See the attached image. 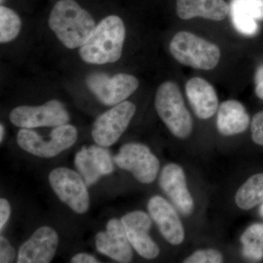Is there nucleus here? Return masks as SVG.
Masks as SVG:
<instances>
[{
    "label": "nucleus",
    "mask_w": 263,
    "mask_h": 263,
    "mask_svg": "<svg viewBox=\"0 0 263 263\" xmlns=\"http://www.w3.org/2000/svg\"><path fill=\"white\" fill-rule=\"evenodd\" d=\"M48 26L64 46L75 49L89 39L97 25L89 12L74 0H60L51 10Z\"/></svg>",
    "instance_id": "obj_1"
},
{
    "label": "nucleus",
    "mask_w": 263,
    "mask_h": 263,
    "mask_svg": "<svg viewBox=\"0 0 263 263\" xmlns=\"http://www.w3.org/2000/svg\"><path fill=\"white\" fill-rule=\"evenodd\" d=\"M125 36L122 19L117 15H108L100 21L89 39L79 48V56L91 65L117 62L122 57Z\"/></svg>",
    "instance_id": "obj_2"
},
{
    "label": "nucleus",
    "mask_w": 263,
    "mask_h": 263,
    "mask_svg": "<svg viewBox=\"0 0 263 263\" xmlns=\"http://www.w3.org/2000/svg\"><path fill=\"white\" fill-rule=\"evenodd\" d=\"M155 105L159 117L174 136L185 139L191 135L193 119L176 83L166 81L159 86Z\"/></svg>",
    "instance_id": "obj_3"
},
{
    "label": "nucleus",
    "mask_w": 263,
    "mask_h": 263,
    "mask_svg": "<svg viewBox=\"0 0 263 263\" xmlns=\"http://www.w3.org/2000/svg\"><path fill=\"white\" fill-rule=\"evenodd\" d=\"M169 48L176 61L197 70H213L221 58L216 45L186 31L176 33Z\"/></svg>",
    "instance_id": "obj_4"
},
{
    "label": "nucleus",
    "mask_w": 263,
    "mask_h": 263,
    "mask_svg": "<svg viewBox=\"0 0 263 263\" xmlns=\"http://www.w3.org/2000/svg\"><path fill=\"white\" fill-rule=\"evenodd\" d=\"M78 138L77 129L70 124H63L53 128L48 141L43 139L36 132L22 128L17 135L18 146L34 156L51 158L70 148Z\"/></svg>",
    "instance_id": "obj_5"
},
{
    "label": "nucleus",
    "mask_w": 263,
    "mask_h": 263,
    "mask_svg": "<svg viewBox=\"0 0 263 263\" xmlns=\"http://www.w3.org/2000/svg\"><path fill=\"white\" fill-rule=\"evenodd\" d=\"M86 82L99 101L108 106L125 101L139 86L137 78L127 73L110 76L104 72H93L87 76Z\"/></svg>",
    "instance_id": "obj_6"
},
{
    "label": "nucleus",
    "mask_w": 263,
    "mask_h": 263,
    "mask_svg": "<svg viewBox=\"0 0 263 263\" xmlns=\"http://www.w3.org/2000/svg\"><path fill=\"white\" fill-rule=\"evenodd\" d=\"M70 115L61 102L52 100L39 106L22 105L10 112V121L16 127L32 129L67 124Z\"/></svg>",
    "instance_id": "obj_7"
},
{
    "label": "nucleus",
    "mask_w": 263,
    "mask_h": 263,
    "mask_svg": "<svg viewBox=\"0 0 263 263\" xmlns=\"http://www.w3.org/2000/svg\"><path fill=\"white\" fill-rule=\"evenodd\" d=\"M50 185L60 200L77 214H84L89 208V195L82 176L67 168L58 167L49 174Z\"/></svg>",
    "instance_id": "obj_8"
},
{
    "label": "nucleus",
    "mask_w": 263,
    "mask_h": 263,
    "mask_svg": "<svg viewBox=\"0 0 263 263\" xmlns=\"http://www.w3.org/2000/svg\"><path fill=\"white\" fill-rule=\"evenodd\" d=\"M136 112L135 104L124 101L101 114L95 120L91 130L95 143L103 147H109L117 143L127 129Z\"/></svg>",
    "instance_id": "obj_9"
},
{
    "label": "nucleus",
    "mask_w": 263,
    "mask_h": 263,
    "mask_svg": "<svg viewBox=\"0 0 263 263\" xmlns=\"http://www.w3.org/2000/svg\"><path fill=\"white\" fill-rule=\"evenodd\" d=\"M118 167L129 171L143 183L153 182L160 171V161L149 148L141 143H127L114 157Z\"/></svg>",
    "instance_id": "obj_10"
},
{
    "label": "nucleus",
    "mask_w": 263,
    "mask_h": 263,
    "mask_svg": "<svg viewBox=\"0 0 263 263\" xmlns=\"http://www.w3.org/2000/svg\"><path fill=\"white\" fill-rule=\"evenodd\" d=\"M121 221L132 247L141 257L155 259L159 255L160 248L148 234L152 221L148 214L136 211L123 216Z\"/></svg>",
    "instance_id": "obj_11"
},
{
    "label": "nucleus",
    "mask_w": 263,
    "mask_h": 263,
    "mask_svg": "<svg viewBox=\"0 0 263 263\" xmlns=\"http://www.w3.org/2000/svg\"><path fill=\"white\" fill-rule=\"evenodd\" d=\"M58 245L57 232L50 227H41L21 246L17 262H51L56 254Z\"/></svg>",
    "instance_id": "obj_12"
},
{
    "label": "nucleus",
    "mask_w": 263,
    "mask_h": 263,
    "mask_svg": "<svg viewBox=\"0 0 263 263\" xmlns=\"http://www.w3.org/2000/svg\"><path fill=\"white\" fill-rule=\"evenodd\" d=\"M148 211L164 239L173 245L182 243L184 229L178 213L171 203L157 195L148 201Z\"/></svg>",
    "instance_id": "obj_13"
},
{
    "label": "nucleus",
    "mask_w": 263,
    "mask_h": 263,
    "mask_svg": "<svg viewBox=\"0 0 263 263\" xmlns=\"http://www.w3.org/2000/svg\"><path fill=\"white\" fill-rule=\"evenodd\" d=\"M96 247L100 253L119 262H131L133 251L122 221L112 219L107 224L106 230L100 232L95 238Z\"/></svg>",
    "instance_id": "obj_14"
},
{
    "label": "nucleus",
    "mask_w": 263,
    "mask_h": 263,
    "mask_svg": "<svg viewBox=\"0 0 263 263\" xmlns=\"http://www.w3.org/2000/svg\"><path fill=\"white\" fill-rule=\"evenodd\" d=\"M160 186L181 214L190 215L193 213V199L181 166L174 163L164 166L160 175Z\"/></svg>",
    "instance_id": "obj_15"
},
{
    "label": "nucleus",
    "mask_w": 263,
    "mask_h": 263,
    "mask_svg": "<svg viewBox=\"0 0 263 263\" xmlns=\"http://www.w3.org/2000/svg\"><path fill=\"white\" fill-rule=\"evenodd\" d=\"M186 94L195 115L199 119H210L219 108V99L214 86L201 78L190 79L186 84Z\"/></svg>",
    "instance_id": "obj_16"
},
{
    "label": "nucleus",
    "mask_w": 263,
    "mask_h": 263,
    "mask_svg": "<svg viewBox=\"0 0 263 263\" xmlns=\"http://www.w3.org/2000/svg\"><path fill=\"white\" fill-rule=\"evenodd\" d=\"M232 22L237 31L246 36L258 32L257 21H263V0H232Z\"/></svg>",
    "instance_id": "obj_17"
},
{
    "label": "nucleus",
    "mask_w": 263,
    "mask_h": 263,
    "mask_svg": "<svg viewBox=\"0 0 263 263\" xmlns=\"http://www.w3.org/2000/svg\"><path fill=\"white\" fill-rule=\"evenodd\" d=\"M176 13L183 20L201 17L220 22L229 14L230 6L226 0H177Z\"/></svg>",
    "instance_id": "obj_18"
},
{
    "label": "nucleus",
    "mask_w": 263,
    "mask_h": 263,
    "mask_svg": "<svg viewBox=\"0 0 263 263\" xmlns=\"http://www.w3.org/2000/svg\"><path fill=\"white\" fill-rule=\"evenodd\" d=\"M249 122V114L240 102L227 100L219 107L216 125L222 136H235L243 133L248 128Z\"/></svg>",
    "instance_id": "obj_19"
},
{
    "label": "nucleus",
    "mask_w": 263,
    "mask_h": 263,
    "mask_svg": "<svg viewBox=\"0 0 263 263\" xmlns=\"http://www.w3.org/2000/svg\"><path fill=\"white\" fill-rule=\"evenodd\" d=\"M235 203L243 210H249L263 203V173L254 175L238 189Z\"/></svg>",
    "instance_id": "obj_20"
},
{
    "label": "nucleus",
    "mask_w": 263,
    "mask_h": 263,
    "mask_svg": "<svg viewBox=\"0 0 263 263\" xmlns=\"http://www.w3.org/2000/svg\"><path fill=\"white\" fill-rule=\"evenodd\" d=\"M22 29V20L12 9L0 7V43L11 42L18 37Z\"/></svg>",
    "instance_id": "obj_21"
},
{
    "label": "nucleus",
    "mask_w": 263,
    "mask_h": 263,
    "mask_svg": "<svg viewBox=\"0 0 263 263\" xmlns=\"http://www.w3.org/2000/svg\"><path fill=\"white\" fill-rule=\"evenodd\" d=\"M75 165L87 186L94 184L102 176L86 147H83L76 154Z\"/></svg>",
    "instance_id": "obj_22"
},
{
    "label": "nucleus",
    "mask_w": 263,
    "mask_h": 263,
    "mask_svg": "<svg viewBox=\"0 0 263 263\" xmlns=\"http://www.w3.org/2000/svg\"><path fill=\"white\" fill-rule=\"evenodd\" d=\"M95 165L102 176L111 174L114 171L113 161L110 152L103 146H91L88 148Z\"/></svg>",
    "instance_id": "obj_23"
},
{
    "label": "nucleus",
    "mask_w": 263,
    "mask_h": 263,
    "mask_svg": "<svg viewBox=\"0 0 263 263\" xmlns=\"http://www.w3.org/2000/svg\"><path fill=\"white\" fill-rule=\"evenodd\" d=\"M243 247L263 250V224L257 223L249 227L240 238Z\"/></svg>",
    "instance_id": "obj_24"
},
{
    "label": "nucleus",
    "mask_w": 263,
    "mask_h": 263,
    "mask_svg": "<svg viewBox=\"0 0 263 263\" xmlns=\"http://www.w3.org/2000/svg\"><path fill=\"white\" fill-rule=\"evenodd\" d=\"M222 255L216 249L198 250L185 259V263H220L222 262Z\"/></svg>",
    "instance_id": "obj_25"
},
{
    "label": "nucleus",
    "mask_w": 263,
    "mask_h": 263,
    "mask_svg": "<svg viewBox=\"0 0 263 263\" xmlns=\"http://www.w3.org/2000/svg\"><path fill=\"white\" fill-rule=\"evenodd\" d=\"M251 131L254 143L263 146V110L254 116L251 124Z\"/></svg>",
    "instance_id": "obj_26"
},
{
    "label": "nucleus",
    "mask_w": 263,
    "mask_h": 263,
    "mask_svg": "<svg viewBox=\"0 0 263 263\" xmlns=\"http://www.w3.org/2000/svg\"><path fill=\"white\" fill-rule=\"evenodd\" d=\"M15 257V249L10 245L9 241L4 237H0V262H13Z\"/></svg>",
    "instance_id": "obj_27"
},
{
    "label": "nucleus",
    "mask_w": 263,
    "mask_h": 263,
    "mask_svg": "<svg viewBox=\"0 0 263 263\" xmlns=\"http://www.w3.org/2000/svg\"><path fill=\"white\" fill-rule=\"evenodd\" d=\"M10 215V205L9 202L5 198L0 199V230L3 228L8 222Z\"/></svg>",
    "instance_id": "obj_28"
},
{
    "label": "nucleus",
    "mask_w": 263,
    "mask_h": 263,
    "mask_svg": "<svg viewBox=\"0 0 263 263\" xmlns=\"http://www.w3.org/2000/svg\"><path fill=\"white\" fill-rule=\"evenodd\" d=\"M255 94L263 100V65L259 66L255 72Z\"/></svg>",
    "instance_id": "obj_29"
},
{
    "label": "nucleus",
    "mask_w": 263,
    "mask_h": 263,
    "mask_svg": "<svg viewBox=\"0 0 263 263\" xmlns=\"http://www.w3.org/2000/svg\"><path fill=\"white\" fill-rule=\"evenodd\" d=\"M243 254L247 258L253 260H261L263 258V250L261 249L243 247Z\"/></svg>",
    "instance_id": "obj_30"
},
{
    "label": "nucleus",
    "mask_w": 263,
    "mask_h": 263,
    "mask_svg": "<svg viewBox=\"0 0 263 263\" xmlns=\"http://www.w3.org/2000/svg\"><path fill=\"white\" fill-rule=\"evenodd\" d=\"M72 263H98L100 262L93 257L92 255L85 253H79L76 254L72 259H71Z\"/></svg>",
    "instance_id": "obj_31"
},
{
    "label": "nucleus",
    "mask_w": 263,
    "mask_h": 263,
    "mask_svg": "<svg viewBox=\"0 0 263 263\" xmlns=\"http://www.w3.org/2000/svg\"><path fill=\"white\" fill-rule=\"evenodd\" d=\"M5 136V127L3 124L0 125V142H3Z\"/></svg>",
    "instance_id": "obj_32"
},
{
    "label": "nucleus",
    "mask_w": 263,
    "mask_h": 263,
    "mask_svg": "<svg viewBox=\"0 0 263 263\" xmlns=\"http://www.w3.org/2000/svg\"><path fill=\"white\" fill-rule=\"evenodd\" d=\"M259 213H260V215L263 217V203L262 205H261L260 209H259Z\"/></svg>",
    "instance_id": "obj_33"
},
{
    "label": "nucleus",
    "mask_w": 263,
    "mask_h": 263,
    "mask_svg": "<svg viewBox=\"0 0 263 263\" xmlns=\"http://www.w3.org/2000/svg\"><path fill=\"white\" fill-rule=\"evenodd\" d=\"M3 1H4V0H1V3H3Z\"/></svg>",
    "instance_id": "obj_34"
}]
</instances>
